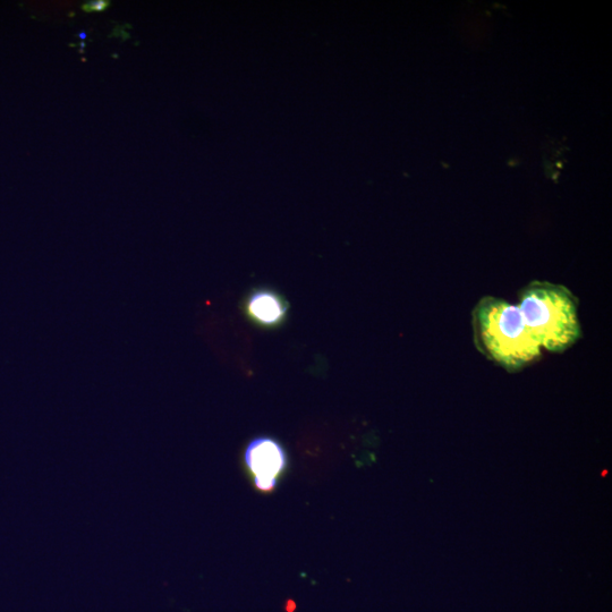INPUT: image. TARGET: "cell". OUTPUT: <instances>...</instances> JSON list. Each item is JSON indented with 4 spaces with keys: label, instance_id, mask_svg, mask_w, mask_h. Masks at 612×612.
<instances>
[{
    "label": "cell",
    "instance_id": "1",
    "mask_svg": "<svg viewBox=\"0 0 612 612\" xmlns=\"http://www.w3.org/2000/svg\"><path fill=\"white\" fill-rule=\"evenodd\" d=\"M473 329L480 352L508 371H518L541 354L520 308L496 297H484L473 311Z\"/></svg>",
    "mask_w": 612,
    "mask_h": 612
},
{
    "label": "cell",
    "instance_id": "2",
    "mask_svg": "<svg viewBox=\"0 0 612 612\" xmlns=\"http://www.w3.org/2000/svg\"><path fill=\"white\" fill-rule=\"evenodd\" d=\"M517 306L535 342L544 350L563 353L581 338L577 303L565 286L533 282L524 288Z\"/></svg>",
    "mask_w": 612,
    "mask_h": 612
},
{
    "label": "cell",
    "instance_id": "3",
    "mask_svg": "<svg viewBox=\"0 0 612 612\" xmlns=\"http://www.w3.org/2000/svg\"><path fill=\"white\" fill-rule=\"evenodd\" d=\"M244 462L253 476L255 488L270 492L277 487L279 476L287 469L288 457L279 441L258 437L246 447Z\"/></svg>",
    "mask_w": 612,
    "mask_h": 612
},
{
    "label": "cell",
    "instance_id": "4",
    "mask_svg": "<svg viewBox=\"0 0 612 612\" xmlns=\"http://www.w3.org/2000/svg\"><path fill=\"white\" fill-rule=\"evenodd\" d=\"M288 306L282 296L271 289H255L246 301V312L253 322L262 327H276L287 316Z\"/></svg>",
    "mask_w": 612,
    "mask_h": 612
},
{
    "label": "cell",
    "instance_id": "5",
    "mask_svg": "<svg viewBox=\"0 0 612 612\" xmlns=\"http://www.w3.org/2000/svg\"><path fill=\"white\" fill-rule=\"evenodd\" d=\"M109 3L105 2V0H99V2H91L83 5V10L85 12H101L106 10Z\"/></svg>",
    "mask_w": 612,
    "mask_h": 612
}]
</instances>
